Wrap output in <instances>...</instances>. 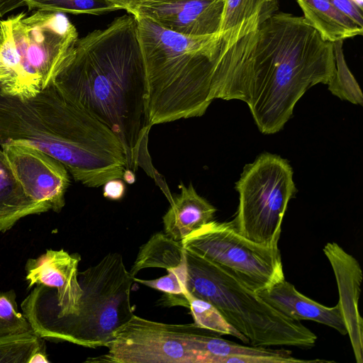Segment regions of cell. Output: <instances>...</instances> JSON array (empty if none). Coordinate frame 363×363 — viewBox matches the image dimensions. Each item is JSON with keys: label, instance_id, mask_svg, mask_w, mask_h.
Instances as JSON below:
<instances>
[{"label": "cell", "instance_id": "1", "mask_svg": "<svg viewBox=\"0 0 363 363\" xmlns=\"http://www.w3.org/2000/svg\"><path fill=\"white\" fill-rule=\"evenodd\" d=\"M335 70L333 43L303 16L277 11L225 45L211 97L245 102L259 131L272 134L290 119L304 93L328 84Z\"/></svg>", "mask_w": 363, "mask_h": 363}, {"label": "cell", "instance_id": "2", "mask_svg": "<svg viewBox=\"0 0 363 363\" xmlns=\"http://www.w3.org/2000/svg\"><path fill=\"white\" fill-rule=\"evenodd\" d=\"M53 83L121 143L127 168L158 179L148 152L147 80L133 15L77 39Z\"/></svg>", "mask_w": 363, "mask_h": 363}, {"label": "cell", "instance_id": "3", "mask_svg": "<svg viewBox=\"0 0 363 363\" xmlns=\"http://www.w3.org/2000/svg\"><path fill=\"white\" fill-rule=\"evenodd\" d=\"M12 140L57 159L74 180L88 187L122 178L127 168L123 147L116 135L53 82L26 99L0 91V145Z\"/></svg>", "mask_w": 363, "mask_h": 363}, {"label": "cell", "instance_id": "4", "mask_svg": "<svg viewBox=\"0 0 363 363\" xmlns=\"http://www.w3.org/2000/svg\"><path fill=\"white\" fill-rule=\"evenodd\" d=\"M135 18L151 125L203 116L212 102L213 73L222 33L187 36L150 18Z\"/></svg>", "mask_w": 363, "mask_h": 363}, {"label": "cell", "instance_id": "5", "mask_svg": "<svg viewBox=\"0 0 363 363\" xmlns=\"http://www.w3.org/2000/svg\"><path fill=\"white\" fill-rule=\"evenodd\" d=\"M134 278L121 254L108 253L78 273L83 293L77 314L58 315L24 300L21 309L33 332L43 339L104 347L113 333L134 315L130 299Z\"/></svg>", "mask_w": 363, "mask_h": 363}, {"label": "cell", "instance_id": "6", "mask_svg": "<svg viewBox=\"0 0 363 363\" xmlns=\"http://www.w3.org/2000/svg\"><path fill=\"white\" fill-rule=\"evenodd\" d=\"M186 294L208 301L254 347H313L317 336L266 303L233 274L184 249ZM184 295V296H185Z\"/></svg>", "mask_w": 363, "mask_h": 363}, {"label": "cell", "instance_id": "7", "mask_svg": "<svg viewBox=\"0 0 363 363\" xmlns=\"http://www.w3.org/2000/svg\"><path fill=\"white\" fill-rule=\"evenodd\" d=\"M235 188L239 205L232 223L237 231L257 243L278 245L282 220L296 190L288 161L270 153L259 155L244 167Z\"/></svg>", "mask_w": 363, "mask_h": 363}, {"label": "cell", "instance_id": "8", "mask_svg": "<svg viewBox=\"0 0 363 363\" xmlns=\"http://www.w3.org/2000/svg\"><path fill=\"white\" fill-rule=\"evenodd\" d=\"M211 331L194 323L169 324L134 315L116 329L90 363H208Z\"/></svg>", "mask_w": 363, "mask_h": 363}, {"label": "cell", "instance_id": "9", "mask_svg": "<svg viewBox=\"0 0 363 363\" xmlns=\"http://www.w3.org/2000/svg\"><path fill=\"white\" fill-rule=\"evenodd\" d=\"M20 57V98L36 96L53 81L73 49L78 34L60 12L37 10L9 17Z\"/></svg>", "mask_w": 363, "mask_h": 363}, {"label": "cell", "instance_id": "10", "mask_svg": "<svg viewBox=\"0 0 363 363\" xmlns=\"http://www.w3.org/2000/svg\"><path fill=\"white\" fill-rule=\"evenodd\" d=\"M181 242L184 249L228 270L257 293L285 279L278 245L246 238L232 221L212 220Z\"/></svg>", "mask_w": 363, "mask_h": 363}, {"label": "cell", "instance_id": "11", "mask_svg": "<svg viewBox=\"0 0 363 363\" xmlns=\"http://www.w3.org/2000/svg\"><path fill=\"white\" fill-rule=\"evenodd\" d=\"M1 150L25 193L33 201L60 212L69 184L68 170L48 154L21 141L1 145Z\"/></svg>", "mask_w": 363, "mask_h": 363}, {"label": "cell", "instance_id": "12", "mask_svg": "<svg viewBox=\"0 0 363 363\" xmlns=\"http://www.w3.org/2000/svg\"><path fill=\"white\" fill-rule=\"evenodd\" d=\"M225 0H147L135 16L150 18L160 26L187 35L219 33Z\"/></svg>", "mask_w": 363, "mask_h": 363}, {"label": "cell", "instance_id": "13", "mask_svg": "<svg viewBox=\"0 0 363 363\" xmlns=\"http://www.w3.org/2000/svg\"><path fill=\"white\" fill-rule=\"evenodd\" d=\"M323 252L333 269L341 306L353 352L357 363L363 362V320L358 302L362 271L357 260L335 242H328Z\"/></svg>", "mask_w": 363, "mask_h": 363}, {"label": "cell", "instance_id": "14", "mask_svg": "<svg viewBox=\"0 0 363 363\" xmlns=\"http://www.w3.org/2000/svg\"><path fill=\"white\" fill-rule=\"evenodd\" d=\"M257 294L272 307L293 320L315 321L335 329L343 335H347L338 303L333 307L321 305L298 292L285 279Z\"/></svg>", "mask_w": 363, "mask_h": 363}, {"label": "cell", "instance_id": "15", "mask_svg": "<svg viewBox=\"0 0 363 363\" xmlns=\"http://www.w3.org/2000/svg\"><path fill=\"white\" fill-rule=\"evenodd\" d=\"M181 193L172 199L162 217L164 233L176 241L213 220L216 208L199 195L191 183L180 185Z\"/></svg>", "mask_w": 363, "mask_h": 363}, {"label": "cell", "instance_id": "16", "mask_svg": "<svg viewBox=\"0 0 363 363\" xmlns=\"http://www.w3.org/2000/svg\"><path fill=\"white\" fill-rule=\"evenodd\" d=\"M50 211L25 193L2 150H0V233L11 229L21 218Z\"/></svg>", "mask_w": 363, "mask_h": 363}, {"label": "cell", "instance_id": "17", "mask_svg": "<svg viewBox=\"0 0 363 363\" xmlns=\"http://www.w3.org/2000/svg\"><path fill=\"white\" fill-rule=\"evenodd\" d=\"M304 18L329 42L362 35L363 28L339 11L330 0H296Z\"/></svg>", "mask_w": 363, "mask_h": 363}, {"label": "cell", "instance_id": "18", "mask_svg": "<svg viewBox=\"0 0 363 363\" xmlns=\"http://www.w3.org/2000/svg\"><path fill=\"white\" fill-rule=\"evenodd\" d=\"M184 248L181 241H176L163 233L153 234L140 248L138 256L129 271L133 277L143 269L177 267L183 260Z\"/></svg>", "mask_w": 363, "mask_h": 363}, {"label": "cell", "instance_id": "19", "mask_svg": "<svg viewBox=\"0 0 363 363\" xmlns=\"http://www.w3.org/2000/svg\"><path fill=\"white\" fill-rule=\"evenodd\" d=\"M278 9V0H225L219 33L257 15L264 21Z\"/></svg>", "mask_w": 363, "mask_h": 363}, {"label": "cell", "instance_id": "20", "mask_svg": "<svg viewBox=\"0 0 363 363\" xmlns=\"http://www.w3.org/2000/svg\"><path fill=\"white\" fill-rule=\"evenodd\" d=\"M184 296L188 301V308L196 326L220 335H232L249 344L247 337L235 328L212 303L189 294Z\"/></svg>", "mask_w": 363, "mask_h": 363}, {"label": "cell", "instance_id": "21", "mask_svg": "<svg viewBox=\"0 0 363 363\" xmlns=\"http://www.w3.org/2000/svg\"><path fill=\"white\" fill-rule=\"evenodd\" d=\"M335 54V70L328 84V90L342 100L354 104H363L362 91L346 63L342 44L343 40L333 43Z\"/></svg>", "mask_w": 363, "mask_h": 363}, {"label": "cell", "instance_id": "22", "mask_svg": "<svg viewBox=\"0 0 363 363\" xmlns=\"http://www.w3.org/2000/svg\"><path fill=\"white\" fill-rule=\"evenodd\" d=\"M43 338L34 332L0 336V363H29L36 352L45 350Z\"/></svg>", "mask_w": 363, "mask_h": 363}, {"label": "cell", "instance_id": "23", "mask_svg": "<svg viewBox=\"0 0 363 363\" xmlns=\"http://www.w3.org/2000/svg\"><path fill=\"white\" fill-rule=\"evenodd\" d=\"M30 11L45 10L72 14L101 15L116 11L106 0H26Z\"/></svg>", "mask_w": 363, "mask_h": 363}, {"label": "cell", "instance_id": "24", "mask_svg": "<svg viewBox=\"0 0 363 363\" xmlns=\"http://www.w3.org/2000/svg\"><path fill=\"white\" fill-rule=\"evenodd\" d=\"M13 290L0 293V336L33 332L25 315L18 310Z\"/></svg>", "mask_w": 363, "mask_h": 363}, {"label": "cell", "instance_id": "25", "mask_svg": "<svg viewBox=\"0 0 363 363\" xmlns=\"http://www.w3.org/2000/svg\"><path fill=\"white\" fill-rule=\"evenodd\" d=\"M167 272V275L157 279L144 280L134 278V281L164 294L184 296L186 294L184 287L186 279L184 254L182 262L177 267L169 269Z\"/></svg>", "mask_w": 363, "mask_h": 363}, {"label": "cell", "instance_id": "26", "mask_svg": "<svg viewBox=\"0 0 363 363\" xmlns=\"http://www.w3.org/2000/svg\"><path fill=\"white\" fill-rule=\"evenodd\" d=\"M342 13L350 18L356 24L363 28V10L350 0H330Z\"/></svg>", "mask_w": 363, "mask_h": 363}, {"label": "cell", "instance_id": "27", "mask_svg": "<svg viewBox=\"0 0 363 363\" xmlns=\"http://www.w3.org/2000/svg\"><path fill=\"white\" fill-rule=\"evenodd\" d=\"M103 186V195L106 199L117 201L125 194V185L121 178L110 179Z\"/></svg>", "mask_w": 363, "mask_h": 363}, {"label": "cell", "instance_id": "28", "mask_svg": "<svg viewBox=\"0 0 363 363\" xmlns=\"http://www.w3.org/2000/svg\"><path fill=\"white\" fill-rule=\"evenodd\" d=\"M116 10L124 9L135 16L140 6L147 0H106Z\"/></svg>", "mask_w": 363, "mask_h": 363}, {"label": "cell", "instance_id": "29", "mask_svg": "<svg viewBox=\"0 0 363 363\" xmlns=\"http://www.w3.org/2000/svg\"><path fill=\"white\" fill-rule=\"evenodd\" d=\"M26 0H0V18L6 13L25 5Z\"/></svg>", "mask_w": 363, "mask_h": 363}, {"label": "cell", "instance_id": "30", "mask_svg": "<svg viewBox=\"0 0 363 363\" xmlns=\"http://www.w3.org/2000/svg\"><path fill=\"white\" fill-rule=\"evenodd\" d=\"M36 362H49L47 357V354L45 350H41L36 352L33 356L30 357L29 360V363H36Z\"/></svg>", "mask_w": 363, "mask_h": 363}, {"label": "cell", "instance_id": "31", "mask_svg": "<svg viewBox=\"0 0 363 363\" xmlns=\"http://www.w3.org/2000/svg\"><path fill=\"white\" fill-rule=\"evenodd\" d=\"M121 179L128 184H132L135 182V172L130 169L125 168Z\"/></svg>", "mask_w": 363, "mask_h": 363}, {"label": "cell", "instance_id": "32", "mask_svg": "<svg viewBox=\"0 0 363 363\" xmlns=\"http://www.w3.org/2000/svg\"><path fill=\"white\" fill-rule=\"evenodd\" d=\"M354 5H356L358 8L363 10V0H350Z\"/></svg>", "mask_w": 363, "mask_h": 363}, {"label": "cell", "instance_id": "33", "mask_svg": "<svg viewBox=\"0 0 363 363\" xmlns=\"http://www.w3.org/2000/svg\"><path fill=\"white\" fill-rule=\"evenodd\" d=\"M2 41V29H1V20H0V44Z\"/></svg>", "mask_w": 363, "mask_h": 363}]
</instances>
